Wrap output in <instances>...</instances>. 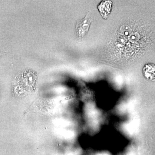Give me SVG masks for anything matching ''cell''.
Listing matches in <instances>:
<instances>
[{
  "instance_id": "6da1fadb",
  "label": "cell",
  "mask_w": 155,
  "mask_h": 155,
  "mask_svg": "<svg viewBox=\"0 0 155 155\" xmlns=\"http://www.w3.org/2000/svg\"><path fill=\"white\" fill-rule=\"evenodd\" d=\"M91 23V18L87 15L83 19L77 21L75 27V33L78 37L82 38L87 34Z\"/></svg>"
},
{
  "instance_id": "7a4b0ae2",
  "label": "cell",
  "mask_w": 155,
  "mask_h": 155,
  "mask_svg": "<svg viewBox=\"0 0 155 155\" xmlns=\"http://www.w3.org/2000/svg\"><path fill=\"white\" fill-rule=\"evenodd\" d=\"M112 2L110 1L102 2L98 7L100 14L104 19H107L112 9Z\"/></svg>"
},
{
  "instance_id": "3957f363",
  "label": "cell",
  "mask_w": 155,
  "mask_h": 155,
  "mask_svg": "<svg viewBox=\"0 0 155 155\" xmlns=\"http://www.w3.org/2000/svg\"><path fill=\"white\" fill-rule=\"evenodd\" d=\"M155 66L154 64H146L143 69V72L145 77L150 80L155 78Z\"/></svg>"
},
{
  "instance_id": "277c9868",
  "label": "cell",
  "mask_w": 155,
  "mask_h": 155,
  "mask_svg": "<svg viewBox=\"0 0 155 155\" xmlns=\"http://www.w3.org/2000/svg\"><path fill=\"white\" fill-rule=\"evenodd\" d=\"M1 54H0V56H1Z\"/></svg>"
}]
</instances>
